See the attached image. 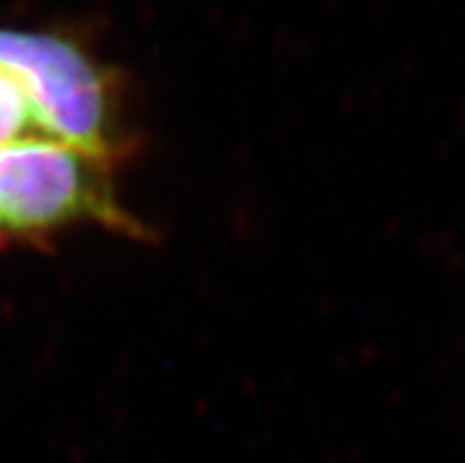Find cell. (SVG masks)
<instances>
[{
    "label": "cell",
    "instance_id": "1",
    "mask_svg": "<svg viewBox=\"0 0 465 463\" xmlns=\"http://www.w3.org/2000/svg\"><path fill=\"white\" fill-rule=\"evenodd\" d=\"M0 66L22 88L41 136L109 164L121 130L112 78L97 62L59 35L0 31Z\"/></svg>",
    "mask_w": 465,
    "mask_h": 463
},
{
    "label": "cell",
    "instance_id": "2",
    "mask_svg": "<svg viewBox=\"0 0 465 463\" xmlns=\"http://www.w3.org/2000/svg\"><path fill=\"white\" fill-rule=\"evenodd\" d=\"M83 220L133 229L104 161L45 136L0 147V232L34 235Z\"/></svg>",
    "mask_w": 465,
    "mask_h": 463
},
{
    "label": "cell",
    "instance_id": "3",
    "mask_svg": "<svg viewBox=\"0 0 465 463\" xmlns=\"http://www.w3.org/2000/svg\"><path fill=\"white\" fill-rule=\"evenodd\" d=\"M41 136L17 81L0 66V147Z\"/></svg>",
    "mask_w": 465,
    "mask_h": 463
}]
</instances>
